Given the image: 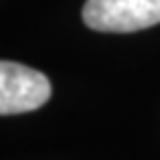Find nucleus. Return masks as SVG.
Masks as SVG:
<instances>
[{"label": "nucleus", "instance_id": "1", "mask_svg": "<svg viewBox=\"0 0 160 160\" xmlns=\"http://www.w3.org/2000/svg\"><path fill=\"white\" fill-rule=\"evenodd\" d=\"M82 20L102 33L140 31L160 22V0H87Z\"/></svg>", "mask_w": 160, "mask_h": 160}, {"label": "nucleus", "instance_id": "2", "mask_svg": "<svg viewBox=\"0 0 160 160\" xmlns=\"http://www.w3.org/2000/svg\"><path fill=\"white\" fill-rule=\"evenodd\" d=\"M51 98V82L42 71L27 65L2 60L0 62V113H27L40 109Z\"/></svg>", "mask_w": 160, "mask_h": 160}]
</instances>
